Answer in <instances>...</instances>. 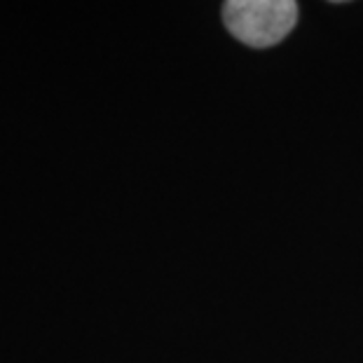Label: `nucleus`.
Here are the masks:
<instances>
[{"label":"nucleus","instance_id":"nucleus-1","mask_svg":"<svg viewBox=\"0 0 363 363\" xmlns=\"http://www.w3.org/2000/svg\"><path fill=\"white\" fill-rule=\"evenodd\" d=\"M225 28L249 48H272L296 28V0H225Z\"/></svg>","mask_w":363,"mask_h":363},{"label":"nucleus","instance_id":"nucleus-2","mask_svg":"<svg viewBox=\"0 0 363 363\" xmlns=\"http://www.w3.org/2000/svg\"><path fill=\"white\" fill-rule=\"evenodd\" d=\"M328 3H347V0H328Z\"/></svg>","mask_w":363,"mask_h":363}]
</instances>
